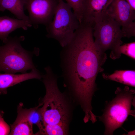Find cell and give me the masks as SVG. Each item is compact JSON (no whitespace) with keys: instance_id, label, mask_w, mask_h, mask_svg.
Here are the masks:
<instances>
[{"instance_id":"6da1fadb","label":"cell","mask_w":135,"mask_h":135,"mask_svg":"<svg viewBox=\"0 0 135 135\" xmlns=\"http://www.w3.org/2000/svg\"><path fill=\"white\" fill-rule=\"evenodd\" d=\"M60 54L64 84L84 112L92 110V100L97 89L96 80L102 72L107 55L96 47L93 28L80 23L70 42Z\"/></svg>"},{"instance_id":"7a4b0ae2","label":"cell","mask_w":135,"mask_h":135,"mask_svg":"<svg viewBox=\"0 0 135 135\" xmlns=\"http://www.w3.org/2000/svg\"><path fill=\"white\" fill-rule=\"evenodd\" d=\"M43 82L46 94L40 103V110L44 124H60L69 126L71 118V104L66 94L62 93L57 84V76L48 66L44 68Z\"/></svg>"},{"instance_id":"3957f363","label":"cell","mask_w":135,"mask_h":135,"mask_svg":"<svg viewBox=\"0 0 135 135\" xmlns=\"http://www.w3.org/2000/svg\"><path fill=\"white\" fill-rule=\"evenodd\" d=\"M134 90L128 86L123 89L117 88L116 96L105 106L103 113L99 118L105 127L104 135H113L114 131L121 127L129 115L134 116L131 110L134 104Z\"/></svg>"},{"instance_id":"277c9868","label":"cell","mask_w":135,"mask_h":135,"mask_svg":"<svg viewBox=\"0 0 135 135\" xmlns=\"http://www.w3.org/2000/svg\"><path fill=\"white\" fill-rule=\"evenodd\" d=\"M24 39V36L9 37L5 44L0 46V72L25 74L29 70L36 68L31 52L21 45V42Z\"/></svg>"},{"instance_id":"5b68a950","label":"cell","mask_w":135,"mask_h":135,"mask_svg":"<svg viewBox=\"0 0 135 135\" xmlns=\"http://www.w3.org/2000/svg\"><path fill=\"white\" fill-rule=\"evenodd\" d=\"M68 3L61 0L52 20L46 26L47 37L58 41L62 48L70 42L80 24Z\"/></svg>"},{"instance_id":"8992f818","label":"cell","mask_w":135,"mask_h":135,"mask_svg":"<svg viewBox=\"0 0 135 135\" xmlns=\"http://www.w3.org/2000/svg\"><path fill=\"white\" fill-rule=\"evenodd\" d=\"M94 43L97 49L105 53L111 50L110 56L113 54L117 48L122 44L123 38L120 25L108 14L102 20L96 24L93 27Z\"/></svg>"},{"instance_id":"52a82bcc","label":"cell","mask_w":135,"mask_h":135,"mask_svg":"<svg viewBox=\"0 0 135 135\" xmlns=\"http://www.w3.org/2000/svg\"><path fill=\"white\" fill-rule=\"evenodd\" d=\"M107 14L120 25L123 38L135 36V10L125 0H113Z\"/></svg>"},{"instance_id":"ba28073f","label":"cell","mask_w":135,"mask_h":135,"mask_svg":"<svg viewBox=\"0 0 135 135\" xmlns=\"http://www.w3.org/2000/svg\"><path fill=\"white\" fill-rule=\"evenodd\" d=\"M61 0H26L24 8L28 11L29 20L35 28L51 22Z\"/></svg>"},{"instance_id":"9c48e42d","label":"cell","mask_w":135,"mask_h":135,"mask_svg":"<svg viewBox=\"0 0 135 135\" xmlns=\"http://www.w3.org/2000/svg\"><path fill=\"white\" fill-rule=\"evenodd\" d=\"M113 0H83L81 22L93 27L107 16L108 8Z\"/></svg>"},{"instance_id":"30bf717a","label":"cell","mask_w":135,"mask_h":135,"mask_svg":"<svg viewBox=\"0 0 135 135\" xmlns=\"http://www.w3.org/2000/svg\"><path fill=\"white\" fill-rule=\"evenodd\" d=\"M33 108H24L23 104L20 103L17 108L18 115L12 124L10 125L11 130L9 135H34L33 124L30 121V114Z\"/></svg>"},{"instance_id":"8fae6325","label":"cell","mask_w":135,"mask_h":135,"mask_svg":"<svg viewBox=\"0 0 135 135\" xmlns=\"http://www.w3.org/2000/svg\"><path fill=\"white\" fill-rule=\"evenodd\" d=\"M0 72V95L6 94L7 89L9 88L28 80H40L43 76L36 68L32 70L29 73L20 74H2Z\"/></svg>"},{"instance_id":"7c38bea8","label":"cell","mask_w":135,"mask_h":135,"mask_svg":"<svg viewBox=\"0 0 135 135\" xmlns=\"http://www.w3.org/2000/svg\"><path fill=\"white\" fill-rule=\"evenodd\" d=\"M32 26L29 21L12 18L6 16H0V39L4 43L10 34L18 29L27 30Z\"/></svg>"},{"instance_id":"4fadbf2b","label":"cell","mask_w":135,"mask_h":135,"mask_svg":"<svg viewBox=\"0 0 135 135\" xmlns=\"http://www.w3.org/2000/svg\"><path fill=\"white\" fill-rule=\"evenodd\" d=\"M26 0H0V11L10 12L17 19L29 21V17L24 12Z\"/></svg>"},{"instance_id":"5bb4252c","label":"cell","mask_w":135,"mask_h":135,"mask_svg":"<svg viewBox=\"0 0 135 135\" xmlns=\"http://www.w3.org/2000/svg\"><path fill=\"white\" fill-rule=\"evenodd\" d=\"M106 80H112L128 86L135 87V71L134 70H118L110 75L102 74Z\"/></svg>"},{"instance_id":"9a60e30c","label":"cell","mask_w":135,"mask_h":135,"mask_svg":"<svg viewBox=\"0 0 135 135\" xmlns=\"http://www.w3.org/2000/svg\"><path fill=\"white\" fill-rule=\"evenodd\" d=\"M39 130L35 135H64L68 133L69 127L60 124H44L38 126Z\"/></svg>"},{"instance_id":"2e32d148","label":"cell","mask_w":135,"mask_h":135,"mask_svg":"<svg viewBox=\"0 0 135 135\" xmlns=\"http://www.w3.org/2000/svg\"><path fill=\"white\" fill-rule=\"evenodd\" d=\"M122 54L132 59H135V42H133L122 45L116 49L114 54L110 57L113 60L119 58Z\"/></svg>"},{"instance_id":"e0dca14e","label":"cell","mask_w":135,"mask_h":135,"mask_svg":"<svg viewBox=\"0 0 135 135\" xmlns=\"http://www.w3.org/2000/svg\"><path fill=\"white\" fill-rule=\"evenodd\" d=\"M65 1L71 7L80 22L82 18L83 0H62Z\"/></svg>"},{"instance_id":"ac0fdd59","label":"cell","mask_w":135,"mask_h":135,"mask_svg":"<svg viewBox=\"0 0 135 135\" xmlns=\"http://www.w3.org/2000/svg\"><path fill=\"white\" fill-rule=\"evenodd\" d=\"M4 112L0 111V135H9L11 130L10 126L3 118Z\"/></svg>"},{"instance_id":"d6986e66","label":"cell","mask_w":135,"mask_h":135,"mask_svg":"<svg viewBox=\"0 0 135 135\" xmlns=\"http://www.w3.org/2000/svg\"><path fill=\"white\" fill-rule=\"evenodd\" d=\"M132 8L135 10V0H125Z\"/></svg>"}]
</instances>
